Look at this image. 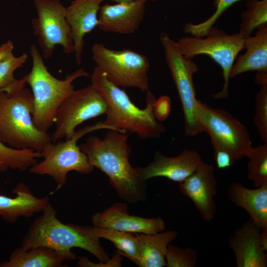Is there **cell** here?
Returning a JSON list of instances; mask_svg holds the SVG:
<instances>
[{"label":"cell","instance_id":"obj_1","mask_svg":"<svg viewBox=\"0 0 267 267\" xmlns=\"http://www.w3.org/2000/svg\"><path fill=\"white\" fill-rule=\"evenodd\" d=\"M127 134L107 130L103 138L89 136L80 147L89 163L108 177L120 198L136 203L145 198V183L130 163L131 148Z\"/></svg>","mask_w":267,"mask_h":267},{"label":"cell","instance_id":"obj_2","mask_svg":"<svg viewBox=\"0 0 267 267\" xmlns=\"http://www.w3.org/2000/svg\"><path fill=\"white\" fill-rule=\"evenodd\" d=\"M91 84L104 98L107 109L103 121L113 130L135 134L141 139L160 137L166 129L155 118L153 105L156 100L154 94L146 90V107L140 109L136 106L127 93L120 87L109 81L96 67L90 75Z\"/></svg>","mask_w":267,"mask_h":267},{"label":"cell","instance_id":"obj_3","mask_svg":"<svg viewBox=\"0 0 267 267\" xmlns=\"http://www.w3.org/2000/svg\"><path fill=\"white\" fill-rule=\"evenodd\" d=\"M25 84L23 77L0 91V141L12 148L41 153L52 141L47 132L34 123L33 94Z\"/></svg>","mask_w":267,"mask_h":267},{"label":"cell","instance_id":"obj_4","mask_svg":"<svg viewBox=\"0 0 267 267\" xmlns=\"http://www.w3.org/2000/svg\"><path fill=\"white\" fill-rule=\"evenodd\" d=\"M40 217L31 223L22 239L21 247L28 250L44 246L67 255L72 260L76 254L73 247L85 250L101 262H107L110 257L95 234L93 226L64 223L56 217L57 212L49 203Z\"/></svg>","mask_w":267,"mask_h":267},{"label":"cell","instance_id":"obj_5","mask_svg":"<svg viewBox=\"0 0 267 267\" xmlns=\"http://www.w3.org/2000/svg\"><path fill=\"white\" fill-rule=\"evenodd\" d=\"M32 59L31 71L24 76L32 89L33 97L32 119L40 130L47 132L54 123L55 115L62 102L74 90L73 82L78 78L89 76L84 68L68 74L58 79L48 71L43 57L35 45L30 46Z\"/></svg>","mask_w":267,"mask_h":267},{"label":"cell","instance_id":"obj_6","mask_svg":"<svg viewBox=\"0 0 267 267\" xmlns=\"http://www.w3.org/2000/svg\"><path fill=\"white\" fill-rule=\"evenodd\" d=\"M100 130L112 129L103 121L99 122L76 130L72 137L64 141L52 142L41 153L43 160L30 167L29 171L32 174L52 177L57 184L55 191L66 184L69 172L90 174L94 168L89 163L77 142L86 134Z\"/></svg>","mask_w":267,"mask_h":267},{"label":"cell","instance_id":"obj_7","mask_svg":"<svg viewBox=\"0 0 267 267\" xmlns=\"http://www.w3.org/2000/svg\"><path fill=\"white\" fill-rule=\"evenodd\" d=\"M204 37L184 36L177 42L184 56L192 59L198 55H207L220 66L223 77V87L212 96L215 99H226L230 73L238 53L244 49L246 37L239 32L228 35L214 26Z\"/></svg>","mask_w":267,"mask_h":267},{"label":"cell","instance_id":"obj_8","mask_svg":"<svg viewBox=\"0 0 267 267\" xmlns=\"http://www.w3.org/2000/svg\"><path fill=\"white\" fill-rule=\"evenodd\" d=\"M91 52L96 67L114 85L142 91L149 89L150 64L146 55L131 49H110L99 43L93 44Z\"/></svg>","mask_w":267,"mask_h":267},{"label":"cell","instance_id":"obj_9","mask_svg":"<svg viewBox=\"0 0 267 267\" xmlns=\"http://www.w3.org/2000/svg\"><path fill=\"white\" fill-rule=\"evenodd\" d=\"M197 116L214 148L224 149L235 160L247 157L252 148L250 134L241 121L226 110L212 107L198 100Z\"/></svg>","mask_w":267,"mask_h":267},{"label":"cell","instance_id":"obj_10","mask_svg":"<svg viewBox=\"0 0 267 267\" xmlns=\"http://www.w3.org/2000/svg\"><path fill=\"white\" fill-rule=\"evenodd\" d=\"M160 41L181 103L184 119V134L190 137H194L203 132L197 116L198 99L193 80V76L199 68L191 58L182 54L177 42L166 33H161Z\"/></svg>","mask_w":267,"mask_h":267},{"label":"cell","instance_id":"obj_11","mask_svg":"<svg viewBox=\"0 0 267 267\" xmlns=\"http://www.w3.org/2000/svg\"><path fill=\"white\" fill-rule=\"evenodd\" d=\"M37 16L32 20L43 58L52 55L55 46L66 54L74 52L71 29L66 17V7L59 0H34Z\"/></svg>","mask_w":267,"mask_h":267},{"label":"cell","instance_id":"obj_12","mask_svg":"<svg viewBox=\"0 0 267 267\" xmlns=\"http://www.w3.org/2000/svg\"><path fill=\"white\" fill-rule=\"evenodd\" d=\"M107 105L103 97L91 84L75 89L62 102L56 112L52 141L72 137L76 128L87 120L105 114Z\"/></svg>","mask_w":267,"mask_h":267},{"label":"cell","instance_id":"obj_13","mask_svg":"<svg viewBox=\"0 0 267 267\" xmlns=\"http://www.w3.org/2000/svg\"><path fill=\"white\" fill-rule=\"evenodd\" d=\"M179 188L182 194L191 200L205 221L213 219L217 210L214 197L217 182L212 165L202 160L192 173L179 183Z\"/></svg>","mask_w":267,"mask_h":267},{"label":"cell","instance_id":"obj_14","mask_svg":"<svg viewBox=\"0 0 267 267\" xmlns=\"http://www.w3.org/2000/svg\"><path fill=\"white\" fill-rule=\"evenodd\" d=\"M93 226L134 233L152 234L162 232L166 223L161 218H143L129 214L125 202L114 203L102 212L91 216Z\"/></svg>","mask_w":267,"mask_h":267},{"label":"cell","instance_id":"obj_15","mask_svg":"<svg viewBox=\"0 0 267 267\" xmlns=\"http://www.w3.org/2000/svg\"><path fill=\"white\" fill-rule=\"evenodd\" d=\"M202 161L196 151L185 149L178 155L168 157L156 151L153 161L144 167H135L139 178L143 181L156 177H164L181 182L188 177Z\"/></svg>","mask_w":267,"mask_h":267},{"label":"cell","instance_id":"obj_16","mask_svg":"<svg viewBox=\"0 0 267 267\" xmlns=\"http://www.w3.org/2000/svg\"><path fill=\"white\" fill-rule=\"evenodd\" d=\"M146 2L136 0L100 6L97 27L104 32L122 35L135 33L144 18Z\"/></svg>","mask_w":267,"mask_h":267},{"label":"cell","instance_id":"obj_17","mask_svg":"<svg viewBox=\"0 0 267 267\" xmlns=\"http://www.w3.org/2000/svg\"><path fill=\"white\" fill-rule=\"evenodd\" d=\"M261 229L250 219L230 234L229 247L233 252L237 267H266L267 256L262 247Z\"/></svg>","mask_w":267,"mask_h":267},{"label":"cell","instance_id":"obj_18","mask_svg":"<svg viewBox=\"0 0 267 267\" xmlns=\"http://www.w3.org/2000/svg\"><path fill=\"white\" fill-rule=\"evenodd\" d=\"M102 0H74L66 7V17L72 32L76 63H82L84 38L98 26Z\"/></svg>","mask_w":267,"mask_h":267},{"label":"cell","instance_id":"obj_19","mask_svg":"<svg viewBox=\"0 0 267 267\" xmlns=\"http://www.w3.org/2000/svg\"><path fill=\"white\" fill-rule=\"evenodd\" d=\"M227 195L236 206L247 212L257 227L267 229V183L250 189L239 182H233L229 187Z\"/></svg>","mask_w":267,"mask_h":267},{"label":"cell","instance_id":"obj_20","mask_svg":"<svg viewBox=\"0 0 267 267\" xmlns=\"http://www.w3.org/2000/svg\"><path fill=\"white\" fill-rule=\"evenodd\" d=\"M13 192L15 197L0 195V216L10 222H15L21 217L28 218L36 213L43 212L49 203L47 196L36 197L22 182L18 183Z\"/></svg>","mask_w":267,"mask_h":267},{"label":"cell","instance_id":"obj_21","mask_svg":"<svg viewBox=\"0 0 267 267\" xmlns=\"http://www.w3.org/2000/svg\"><path fill=\"white\" fill-rule=\"evenodd\" d=\"M253 36L247 37L245 52L237 57L230 73V79L248 71H267V23L258 27Z\"/></svg>","mask_w":267,"mask_h":267},{"label":"cell","instance_id":"obj_22","mask_svg":"<svg viewBox=\"0 0 267 267\" xmlns=\"http://www.w3.org/2000/svg\"><path fill=\"white\" fill-rule=\"evenodd\" d=\"M138 242L140 267H166L168 245L177 237L175 230L152 234L135 233Z\"/></svg>","mask_w":267,"mask_h":267},{"label":"cell","instance_id":"obj_23","mask_svg":"<svg viewBox=\"0 0 267 267\" xmlns=\"http://www.w3.org/2000/svg\"><path fill=\"white\" fill-rule=\"evenodd\" d=\"M67 260L72 259L48 247L25 250L21 247L13 251L8 261L0 263V267H59Z\"/></svg>","mask_w":267,"mask_h":267},{"label":"cell","instance_id":"obj_24","mask_svg":"<svg viewBox=\"0 0 267 267\" xmlns=\"http://www.w3.org/2000/svg\"><path fill=\"white\" fill-rule=\"evenodd\" d=\"M93 230L98 237L111 241L119 252L138 266L139 255L135 233L94 226Z\"/></svg>","mask_w":267,"mask_h":267},{"label":"cell","instance_id":"obj_25","mask_svg":"<svg viewBox=\"0 0 267 267\" xmlns=\"http://www.w3.org/2000/svg\"><path fill=\"white\" fill-rule=\"evenodd\" d=\"M41 157L40 152L33 149L12 148L0 141V172L8 168L25 171L35 165L38 162L37 159Z\"/></svg>","mask_w":267,"mask_h":267},{"label":"cell","instance_id":"obj_26","mask_svg":"<svg viewBox=\"0 0 267 267\" xmlns=\"http://www.w3.org/2000/svg\"><path fill=\"white\" fill-rule=\"evenodd\" d=\"M246 6L241 14L239 32L247 38L254 30L267 23V0H248Z\"/></svg>","mask_w":267,"mask_h":267},{"label":"cell","instance_id":"obj_27","mask_svg":"<svg viewBox=\"0 0 267 267\" xmlns=\"http://www.w3.org/2000/svg\"><path fill=\"white\" fill-rule=\"evenodd\" d=\"M247 157L248 178L257 187L267 183V143L252 147Z\"/></svg>","mask_w":267,"mask_h":267},{"label":"cell","instance_id":"obj_28","mask_svg":"<svg viewBox=\"0 0 267 267\" xmlns=\"http://www.w3.org/2000/svg\"><path fill=\"white\" fill-rule=\"evenodd\" d=\"M241 0H214V5L216 8L215 12L205 21L198 24L187 23L183 29L185 33L192 36L204 37L217 20L229 7Z\"/></svg>","mask_w":267,"mask_h":267},{"label":"cell","instance_id":"obj_29","mask_svg":"<svg viewBox=\"0 0 267 267\" xmlns=\"http://www.w3.org/2000/svg\"><path fill=\"white\" fill-rule=\"evenodd\" d=\"M197 260L195 250L169 244L166 255L167 267H194Z\"/></svg>","mask_w":267,"mask_h":267},{"label":"cell","instance_id":"obj_30","mask_svg":"<svg viewBox=\"0 0 267 267\" xmlns=\"http://www.w3.org/2000/svg\"><path fill=\"white\" fill-rule=\"evenodd\" d=\"M255 99L253 123L261 138L267 143V85L261 86Z\"/></svg>","mask_w":267,"mask_h":267},{"label":"cell","instance_id":"obj_31","mask_svg":"<svg viewBox=\"0 0 267 267\" xmlns=\"http://www.w3.org/2000/svg\"><path fill=\"white\" fill-rule=\"evenodd\" d=\"M28 58L26 53L15 56L13 53L0 64V90L6 89L17 81L14 72L21 67Z\"/></svg>","mask_w":267,"mask_h":267},{"label":"cell","instance_id":"obj_32","mask_svg":"<svg viewBox=\"0 0 267 267\" xmlns=\"http://www.w3.org/2000/svg\"><path fill=\"white\" fill-rule=\"evenodd\" d=\"M171 110V100L167 95L160 96L156 99L153 105V111L156 119L159 122L165 120Z\"/></svg>","mask_w":267,"mask_h":267},{"label":"cell","instance_id":"obj_33","mask_svg":"<svg viewBox=\"0 0 267 267\" xmlns=\"http://www.w3.org/2000/svg\"><path fill=\"white\" fill-rule=\"evenodd\" d=\"M123 255L117 250L113 254V256L107 262H100L98 264L93 263L85 257H79L77 264L79 267H120L122 266V261L123 260Z\"/></svg>","mask_w":267,"mask_h":267},{"label":"cell","instance_id":"obj_34","mask_svg":"<svg viewBox=\"0 0 267 267\" xmlns=\"http://www.w3.org/2000/svg\"><path fill=\"white\" fill-rule=\"evenodd\" d=\"M214 160L219 169H225L230 167L235 161L228 151L221 148H214Z\"/></svg>","mask_w":267,"mask_h":267},{"label":"cell","instance_id":"obj_35","mask_svg":"<svg viewBox=\"0 0 267 267\" xmlns=\"http://www.w3.org/2000/svg\"><path fill=\"white\" fill-rule=\"evenodd\" d=\"M13 42L10 40L0 45V64L13 53Z\"/></svg>","mask_w":267,"mask_h":267},{"label":"cell","instance_id":"obj_36","mask_svg":"<svg viewBox=\"0 0 267 267\" xmlns=\"http://www.w3.org/2000/svg\"><path fill=\"white\" fill-rule=\"evenodd\" d=\"M255 82L261 86L267 85V71L257 72L256 74Z\"/></svg>","mask_w":267,"mask_h":267},{"label":"cell","instance_id":"obj_37","mask_svg":"<svg viewBox=\"0 0 267 267\" xmlns=\"http://www.w3.org/2000/svg\"><path fill=\"white\" fill-rule=\"evenodd\" d=\"M259 240L263 250L267 252V229H261L260 235Z\"/></svg>","mask_w":267,"mask_h":267},{"label":"cell","instance_id":"obj_38","mask_svg":"<svg viewBox=\"0 0 267 267\" xmlns=\"http://www.w3.org/2000/svg\"><path fill=\"white\" fill-rule=\"evenodd\" d=\"M102 0L104 1V0ZM111 0L115 1L117 3H119V2H123L132 1H134L136 0ZM146 0V1H149V0L151 1H155L156 0Z\"/></svg>","mask_w":267,"mask_h":267},{"label":"cell","instance_id":"obj_39","mask_svg":"<svg viewBox=\"0 0 267 267\" xmlns=\"http://www.w3.org/2000/svg\"></svg>","mask_w":267,"mask_h":267}]
</instances>
